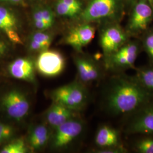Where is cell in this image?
I'll return each mask as SVG.
<instances>
[{
  "mask_svg": "<svg viewBox=\"0 0 153 153\" xmlns=\"http://www.w3.org/2000/svg\"><path fill=\"white\" fill-rule=\"evenodd\" d=\"M110 82L105 97L106 107L114 116L134 115L153 102V93L136 76L119 73Z\"/></svg>",
  "mask_w": 153,
  "mask_h": 153,
  "instance_id": "1",
  "label": "cell"
},
{
  "mask_svg": "<svg viewBox=\"0 0 153 153\" xmlns=\"http://www.w3.org/2000/svg\"><path fill=\"white\" fill-rule=\"evenodd\" d=\"M54 102L62 104L73 111L83 109L87 104L88 93L84 85L74 82L57 88L52 92Z\"/></svg>",
  "mask_w": 153,
  "mask_h": 153,
  "instance_id": "2",
  "label": "cell"
},
{
  "mask_svg": "<svg viewBox=\"0 0 153 153\" xmlns=\"http://www.w3.org/2000/svg\"><path fill=\"white\" fill-rule=\"evenodd\" d=\"M139 44L135 42L126 43L114 53L106 56L105 66L118 73L129 69H134L135 62L140 53Z\"/></svg>",
  "mask_w": 153,
  "mask_h": 153,
  "instance_id": "3",
  "label": "cell"
},
{
  "mask_svg": "<svg viewBox=\"0 0 153 153\" xmlns=\"http://www.w3.org/2000/svg\"><path fill=\"white\" fill-rule=\"evenodd\" d=\"M1 105L11 119L20 121L27 116L30 104L26 95L17 90L6 93L1 100Z\"/></svg>",
  "mask_w": 153,
  "mask_h": 153,
  "instance_id": "4",
  "label": "cell"
},
{
  "mask_svg": "<svg viewBox=\"0 0 153 153\" xmlns=\"http://www.w3.org/2000/svg\"><path fill=\"white\" fill-rule=\"evenodd\" d=\"M84 129L82 121L71 119L59 126L55 131L52 140V147L55 149L65 148L79 137Z\"/></svg>",
  "mask_w": 153,
  "mask_h": 153,
  "instance_id": "5",
  "label": "cell"
},
{
  "mask_svg": "<svg viewBox=\"0 0 153 153\" xmlns=\"http://www.w3.org/2000/svg\"><path fill=\"white\" fill-rule=\"evenodd\" d=\"M153 9L148 0H138L128 25V33L137 35L148 28L153 19Z\"/></svg>",
  "mask_w": 153,
  "mask_h": 153,
  "instance_id": "6",
  "label": "cell"
},
{
  "mask_svg": "<svg viewBox=\"0 0 153 153\" xmlns=\"http://www.w3.org/2000/svg\"><path fill=\"white\" fill-rule=\"evenodd\" d=\"M65 65L64 57L60 52L48 49L41 52L36 62L38 71L47 77L59 75L64 71Z\"/></svg>",
  "mask_w": 153,
  "mask_h": 153,
  "instance_id": "7",
  "label": "cell"
},
{
  "mask_svg": "<svg viewBox=\"0 0 153 153\" xmlns=\"http://www.w3.org/2000/svg\"><path fill=\"white\" fill-rule=\"evenodd\" d=\"M119 5V0H93L82 12L81 18L88 22L114 16Z\"/></svg>",
  "mask_w": 153,
  "mask_h": 153,
  "instance_id": "8",
  "label": "cell"
},
{
  "mask_svg": "<svg viewBox=\"0 0 153 153\" xmlns=\"http://www.w3.org/2000/svg\"><path fill=\"white\" fill-rule=\"evenodd\" d=\"M126 131L128 134L153 135V102L131 115Z\"/></svg>",
  "mask_w": 153,
  "mask_h": 153,
  "instance_id": "9",
  "label": "cell"
},
{
  "mask_svg": "<svg viewBox=\"0 0 153 153\" xmlns=\"http://www.w3.org/2000/svg\"><path fill=\"white\" fill-rule=\"evenodd\" d=\"M128 40V34L118 25L105 28L101 35L100 44L106 56L114 53Z\"/></svg>",
  "mask_w": 153,
  "mask_h": 153,
  "instance_id": "10",
  "label": "cell"
},
{
  "mask_svg": "<svg viewBox=\"0 0 153 153\" xmlns=\"http://www.w3.org/2000/svg\"><path fill=\"white\" fill-rule=\"evenodd\" d=\"M95 29L90 24H83L73 29L66 36V44L78 51L89 44L95 37Z\"/></svg>",
  "mask_w": 153,
  "mask_h": 153,
  "instance_id": "11",
  "label": "cell"
},
{
  "mask_svg": "<svg viewBox=\"0 0 153 153\" xmlns=\"http://www.w3.org/2000/svg\"><path fill=\"white\" fill-rule=\"evenodd\" d=\"M74 61L78 76L83 83L94 82L100 78L102 74L100 68L93 59L79 57Z\"/></svg>",
  "mask_w": 153,
  "mask_h": 153,
  "instance_id": "12",
  "label": "cell"
},
{
  "mask_svg": "<svg viewBox=\"0 0 153 153\" xmlns=\"http://www.w3.org/2000/svg\"><path fill=\"white\" fill-rule=\"evenodd\" d=\"M95 143L99 149L124 146L120 132L107 125L99 128L95 137Z\"/></svg>",
  "mask_w": 153,
  "mask_h": 153,
  "instance_id": "13",
  "label": "cell"
},
{
  "mask_svg": "<svg viewBox=\"0 0 153 153\" xmlns=\"http://www.w3.org/2000/svg\"><path fill=\"white\" fill-rule=\"evenodd\" d=\"M8 70L11 76L16 79L34 82L35 67L33 61L27 58H19L11 62Z\"/></svg>",
  "mask_w": 153,
  "mask_h": 153,
  "instance_id": "14",
  "label": "cell"
},
{
  "mask_svg": "<svg viewBox=\"0 0 153 153\" xmlns=\"http://www.w3.org/2000/svg\"><path fill=\"white\" fill-rule=\"evenodd\" d=\"M0 30L5 33L11 42L15 44H23L18 33L16 17L7 8L2 6H0Z\"/></svg>",
  "mask_w": 153,
  "mask_h": 153,
  "instance_id": "15",
  "label": "cell"
},
{
  "mask_svg": "<svg viewBox=\"0 0 153 153\" xmlns=\"http://www.w3.org/2000/svg\"><path fill=\"white\" fill-rule=\"evenodd\" d=\"M73 111L60 103L53 102L47 112L46 119L49 126L55 129L73 119Z\"/></svg>",
  "mask_w": 153,
  "mask_h": 153,
  "instance_id": "16",
  "label": "cell"
},
{
  "mask_svg": "<svg viewBox=\"0 0 153 153\" xmlns=\"http://www.w3.org/2000/svg\"><path fill=\"white\" fill-rule=\"evenodd\" d=\"M50 133L48 128L44 124L35 126L28 137V142L33 150H39L44 148L49 140Z\"/></svg>",
  "mask_w": 153,
  "mask_h": 153,
  "instance_id": "17",
  "label": "cell"
},
{
  "mask_svg": "<svg viewBox=\"0 0 153 153\" xmlns=\"http://www.w3.org/2000/svg\"><path fill=\"white\" fill-rule=\"evenodd\" d=\"M138 81L149 91L153 93V66H143L135 69Z\"/></svg>",
  "mask_w": 153,
  "mask_h": 153,
  "instance_id": "18",
  "label": "cell"
},
{
  "mask_svg": "<svg viewBox=\"0 0 153 153\" xmlns=\"http://www.w3.org/2000/svg\"><path fill=\"white\" fill-rule=\"evenodd\" d=\"M134 151L138 153H153V135H145L133 145Z\"/></svg>",
  "mask_w": 153,
  "mask_h": 153,
  "instance_id": "19",
  "label": "cell"
},
{
  "mask_svg": "<svg viewBox=\"0 0 153 153\" xmlns=\"http://www.w3.org/2000/svg\"><path fill=\"white\" fill-rule=\"evenodd\" d=\"M27 148L22 139H17L6 145L0 150L1 153H26Z\"/></svg>",
  "mask_w": 153,
  "mask_h": 153,
  "instance_id": "20",
  "label": "cell"
},
{
  "mask_svg": "<svg viewBox=\"0 0 153 153\" xmlns=\"http://www.w3.org/2000/svg\"><path fill=\"white\" fill-rule=\"evenodd\" d=\"M55 9L57 13L61 16H76L79 12L76 9L66 5L64 2L58 0L55 5Z\"/></svg>",
  "mask_w": 153,
  "mask_h": 153,
  "instance_id": "21",
  "label": "cell"
},
{
  "mask_svg": "<svg viewBox=\"0 0 153 153\" xmlns=\"http://www.w3.org/2000/svg\"><path fill=\"white\" fill-rule=\"evenodd\" d=\"M30 40L43 44L48 49L52 43V38L51 35L48 33L40 31L38 33H33L30 38Z\"/></svg>",
  "mask_w": 153,
  "mask_h": 153,
  "instance_id": "22",
  "label": "cell"
},
{
  "mask_svg": "<svg viewBox=\"0 0 153 153\" xmlns=\"http://www.w3.org/2000/svg\"><path fill=\"white\" fill-rule=\"evenodd\" d=\"M143 46L153 64V31L148 33L143 40Z\"/></svg>",
  "mask_w": 153,
  "mask_h": 153,
  "instance_id": "23",
  "label": "cell"
},
{
  "mask_svg": "<svg viewBox=\"0 0 153 153\" xmlns=\"http://www.w3.org/2000/svg\"><path fill=\"white\" fill-rule=\"evenodd\" d=\"M14 134V130L12 126L0 123V143L11 138Z\"/></svg>",
  "mask_w": 153,
  "mask_h": 153,
  "instance_id": "24",
  "label": "cell"
},
{
  "mask_svg": "<svg viewBox=\"0 0 153 153\" xmlns=\"http://www.w3.org/2000/svg\"><path fill=\"white\" fill-rule=\"evenodd\" d=\"M39 9L44 22L49 28L51 27L55 22V14L48 7H42Z\"/></svg>",
  "mask_w": 153,
  "mask_h": 153,
  "instance_id": "25",
  "label": "cell"
},
{
  "mask_svg": "<svg viewBox=\"0 0 153 153\" xmlns=\"http://www.w3.org/2000/svg\"><path fill=\"white\" fill-rule=\"evenodd\" d=\"M98 152L101 153H126L128 152L124 146H122L120 147L99 149Z\"/></svg>",
  "mask_w": 153,
  "mask_h": 153,
  "instance_id": "26",
  "label": "cell"
},
{
  "mask_svg": "<svg viewBox=\"0 0 153 153\" xmlns=\"http://www.w3.org/2000/svg\"><path fill=\"white\" fill-rule=\"evenodd\" d=\"M61 2L69 6L72 8L76 9L80 12L82 10V3L79 0H60Z\"/></svg>",
  "mask_w": 153,
  "mask_h": 153,
  "instance_id": "27",
  "label": "cell"
},
{
  "mask_svg": "<svg viewBox=\"0 0 153 153\" xmlns=\"http://www.w3.org/2000/svg\"><path fill=\"white\" fill-rule=\"evenodd\" d=\"M7 50L6 44L1 40H0V56L5 55Z\"/></svg>",
  "mask_w": 153,
  "mask_h": 153,
  "instance_id": "28",
  "label": "cell"
},
{
  "mask_svg": "<svg viewBox=\"0 0 153 153\" xmlns=\"http://www.w3.org/2000/svg\"><path fill=\"white\" fill-rule=\"evenodd\" d=\"M0 1L2 2H11V3H21L23 0H0Z\"/></svg>",
  "mask_w": 153,
  "mask_h": 153,
  "instance_id": "29",
  "label": "cell"
},
{
  "mask_svg": "<svg viewBox=\"0 0 153 153\" xmlns=\"http://www.w3.org/2000/svg\"><path fill=\"white\" fill-rule=\"evenodd\" d=\"M149 2H150L151 6L152 7V9H153V0H149Z\"/></svg>",
  "mask_w": 153,
  "mask_h": 153,
  "instance_id": "30",
  "label": "cell"
},
{
  "mask_svg": "<svg viewBox=\"0 0 153 153\" xmlns=\"http://www.w3.org/2000/svg\"><path fill=\"white\" fill-rule=\"evenodd\" d=\"M128 1H133V0H128Z\"/></svg>",
  "mask_w": 153,
  "mask_h": 153,
  "instance_id": "31",
  "label": "cell"
}]
</instances>
